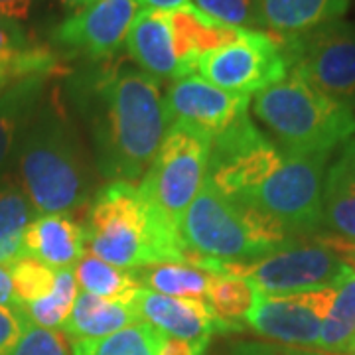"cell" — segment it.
<instances>
[{
  "instance_id": "f546056e",
  "label": "cell",
  "mask_w": 355,
  "mask_h": 355,
  "mask_svg": "<svg viewBox=\"0 0 355 355\" xmlns=\"http://www.w3.org/2000/svg\"><path fill=\"white\" fill-rule=\"evenodd\" d=\"M58 69L55 55L46 48H30L10 62H0V97L16 79L28 76H53Z\"/></svg>"
},
{
  "instance_id": "4fadbf2b",
  "label": "cell",
  "mask_w": 355,
  "mask_h": 355,
  "mask_svg": "<svg viewBox=\"0 0 355 355\" xmlns=\"http://www.w3.org/2000/svg\"><path fill=\"white\" fill-rule=\"evenodd\" d=\"M137 14V0H95L69 14L53 30V42L71 53L107 60L125 44Z\"/></svg>"
},
{
  "instance_id": "603a6c76",
  "label": "cell",
  "mask_w": 355,
  "mask_h": 355,
  "mask_svg": "<svg viewBox=\"0 0 355 355\" xmlns=\"http://www.w3.org/2000/svg\"><path fill=\"white\" fill-rule=\"evenodd\" d=\"M257 296L259 291L251 280L235 275H216L205 302L216 318L217 331L243 330Z\"/></svg>"
},
{
  "instance_id": "836d02e7",
  "label": "cell",
  "mask_w": 355,
  "mask_h": 355,
  "mask_svg": "<svg viewBox=\"0 0 355 355\" xmlns=\"http://www.w3.org/2000/svg\"><path fill=\"white\" fill-rule=\"evenodd\" d=\"M30 48L34 46L26 38L22 26L0 18V62H10Z\"/></svg>"
},
{
  "instance_id": "cb8c5ba5",
  "label": "cell",
  "mask_w": 355,
  "mask_h": 355,
  "mask_svg": "<svg viewBox=\"0 0 355 355\" xmlns=\"http://www.w3.org/2000/svg\"><path fill=\"white\" fill-rule=\"evenodd\" d=\"M334 288L336 298L324 320L318 347L326 354L352 355L355 345V270L352 266Z\"/></svg>"
},
{
  "instance_id": "44dd1931",
  "label": "cell",
  "mask_w": 355,
  "mask_h": 355,
  "mask_svg": "<svg viewBox=\"0 0 355 355\" xmlns=\"http://www.w3.org/2000/svg\"><path fill=\"white\" fill-rule=\"evenodd\" d=\"M36 216L18 180L0 174V266L8 268L24 257V231Z\"/></svg>"
},
{
  "instance_id": "9a60e30c",
  "label": "cell",
  "mask_w": 355,
  "mask_h": 355,
  "mask_svg": "<svg viewBox=\"0 0 355 355\" xmlns=\"http://www.w3.org/2000/svg\"><path fill=\"white\" fill-rule=\"evenodd\" d=\"M130 306L139 322L166 336L196 343L203 349L217 331L216 318L205 300L172 298L139 288L130 300Z\"/></svg>"
},
{
  "instance_id": "d4e9b609",
  "label": "cell",
  "mask_w": 355,
  "mask_h": 355,
  "mask_svg": "<svg viewBox=\"0 0 355 355\" xmlns=\"http://www.w3.org/2000/svg\"><path fill=\"white\" fill-rule=\"evenodd\" d=\"M73 272L77 284L83 291L109 300H123L130 304L135 292L140 288L130 270L109 265L91 253H85V257L73 266Z\"/></svg>"
},
{
  "instance_id": "74e56055",
  "label": "cell",
  "mask_w": 355,
  "mask_h": 355,
  "mask_svg": "<svg viewBox=\"0 0 355 355\" xmlns=\"http://www.w3.org/2000/svg\"><path fill=\"white\" fill-rule=\"evenodd\" d=\"M36 0H0V18L10 22H24L34 8Z\"/></svg>"
},
{
  "instance_id": "b9f144b4",
  "label": "cell",
  "mask_w": 355,
  "mask_h": 355,
  "mask_svg": "<svg viewBox=\"0 0 355 355\" xmlns=\"http://www.w3.org/2000/svg\"><path fill=\"white\" fill-rule=\"evenodd\" d=\"M345 263H347V265L352 266V268H354V270H355V257H354V259H347Z\"/></svg>"
},
{
  "instance_id": "7a4b0ae2",
  "label": "cell",
  "mask_w": 355,
  "mask_h": 355,
  "mask_svg": "<svg viewBox=\"0 0 355 355\" xmlns=\"http://www.w3.org/2000/svg\"><path fill=\"white\" fill-rule=\"evenodd\" d=\"M16 180L38 216L71 214L91 200L95 174L71 119L44 101L24 128L12 156Z\"/></svg>"
},
{
  "instance_id": "ba28073f",
  "label": "cell",
  "mask_w": 355,
  "mask_h": 355,
  "mask_svg": "<svg viewBox=\"0 0 355 355\" xmlns=\"http://www.w3.org/2000/svg\"><path fill=\"white\" fill-rule=\"evenodd\" d=\"M349 265L314 239H292L284 247L249 263L217 261L216 275H235L251 280L263 294H298L336 286Z\"/></svg>"
},
{
  "instance_id": "7402d4cb",
  "label": "cell",
  "mask_w": 355,
  "mask_h": 355,
  "mask_svg": "<svg viewBox=\"0 0 355 355\" xmlns=\"http://www.w3.org/2000/svg\"><path fill=\"white\" fill-rule=\"evenodd\" d=\"M130 272L140 284V288L172 296V298H190V300H205L207 291L216 277L203 268L180 265V263L142 266Z\"/></svg>"
},
{
  "instance_id": "277c9868",
  "label": "cell",
  "mask_w": 355,
  "mask_h": 355,
  "mask_svg": "<svg viewBox=\"0 0 355 355\" xmlns=\"http://www.w3.org/2000/svg\"><path fill=\"white\" fill-rule=\"evenodd\" d=\"M291 235L275 217L217 190L205 176L198 196L182 219V239L200 259L237 263L261 259L284 247ZM198 266V263H196Z\"/></svg>"
},
{
  "instance_id": "8992f818",
  "label": "cell",
  "mask_w": 355,
  "mask_h": 355,
  "mask_svg": "<svg viewBox=\"0 0 355 355\" xmlns=\"http://www.w3.org/2000/svg\"><path fill=\"white\" fill-rule=\"evenodd\" d=\"M214 137L188 123H172L139 184L142 198L168 225L182 231V219L207 176Z\"/></svg>"
},
{
  "instance_id": "f35d334b",
  "label": "cell",
  "mask_w": 355,
  "mask_h": 355,
  "mask_svg": "<svg viewBox=\"0 0 355 355\" xmlns=\"http://www.w3.org/2000/svg\"><path fill=\"white\" fill-rule=\"evenodd\" d=\"M0 306H12V308H20L16 294H14L12 280L8 275L6 266H0Z\"/></svg>"
},
{
  "instance_id": "52a82bcc",
  "label": "cell",
  "mask_w": 355,
  "mask_h": 355,
  "mask_svg": "<svg viewBox=\"0 0 355 355\" xmlns=\"http://www.w3.org/2000/svg\"><path fill=\"white\" fill-rule=\"evenodd\" d=\"M288 73L355 113V24L331 20L291 38H280Z\"/></svg>"
},
{
  "instance_id": "d590c367",
  "label": "cell",
  "mask_w": 355,
  "mask_h": 355,
  "mask_svg": "<svg viewBox=\"0 0 355 355\" xmlns=\"http://www.w3.org/2000/svg\"><path fill=\"white\" fill-rule=\"evenodd\" d=\"M330 172L340 178L349 190L355 191V139H349L343 144L342 154L330 168Z\"/></svg>"
},
{
  "instance_id": "4dcf8cb0",
  "label": "cell",
  "mask_w": 355,
  "mask_h": 355,
  "mask_svg": "<svg viewBox=\"0 0 355 355\" xmlns=\"http://www.w3.org/2000/svg\"><path fill=\"white\" fill-rule=\"evenodd\" d=\"M10 355H73V345L64 330H48L28 322Z\"/></svg>"
},
{
  "instance_id": "1f68e13d",
  "label": "cell",
  "mask_w": 355,
  "mask_h": 355,
  "mask_svg": "<svg viewBox=\"0 0 355 355\" xmlns=\"http://www.w3.org/2000/svg\"><path fill=\"white\" fill-rule=\"evenodd\" d=\"M196 8L233 28H253L261 26L259 0H193Z\"/></svg>"
},
{
  "instance_id": "30bf717a",
  "label": "cell",
  "mask_w": 355,
  "mask_h": 355,
  "mask_svg": "<svg viewBox=\"0 0 355 355\" xmlns=\"http://www.w3.org/2000/svg\"><path fill=\"white\" fill-rule=\"evenodd\" d=\"M196 71L216 87L251 97L288 76V64L280 38L241 28L231 42L207 51Z\"/></svg>"
},
{
  "instance_id": "e575fe53",
  "label": "cell",
  "mask_w": 355,
  "mask_h": 355,
  "mask_svg": "<svg viewBox=\"0 0 355 355\" xmlns=\"http://www.w3.org/2000/svg\"><path fill=\"white\" fill-rule=\"evenodd\" d=\"M229 355H322L306 349H294L288 345H272V343L243 342L237 343Z\"/></svg>"
},
{
  "instance_id": "5b68a950",
  "label": "cell",
  "mask_w": 355,
  "mask_h": 355,
  "mask_svg": "<svg viewBox=\"0 0 355 355\" xmlns=\"http://www.w3.org/2000/svg\"><path fill=\"white\" fill-rule=\"evenodd\" d=\"M254 116L294 154H330L355 135V113L288 73L253 99Z\"/></svg>"
},
{
  "instance_id": "8fae6325",
  "label": "cell",
  "mask_w": 355,
  "mask_h": 355,
  "mask_svg": "<svg viewBox=\"0 0 355 355\" xmlns=\"http://www.w3.org/2000/svg\"><path fill=\"white\" fill-rule=\"evenodd\" d=\"M284 160V150L254 127L249 113L214 137L207 176L217 190L245 202Z\"/></svg>"
},
{
  "instance_id": "9c48e42d",
  "label": "cell",
  "mask_w": 355,
  "mask_h": 355,
  "mask_svg": "<svg viewBox=\"0 0 355 355\" xmlns=\"http://www.w3.org/2000/svg\"><path fill=\"white\" fill-rule=\"evenodd\" d=\"M330 154H294L241 203L275 217L288 235H314L322 227L326 160Z\"/></svg>"
},
{
  "instance_id": "7c38bea8",
  "label": "cell",
  "mask_w": 355,
  "mask_h": 355,
  "mask_svg": "<svg viewBox=\"0 0 355 355\" xmlns=\"http://www.w3.org/2000/svg\"><path fill=\"white\" fill-rule=\"evenodd\" d=\"M334 298V286L298 294L259 292L253 310L247 318V326L265 338L286 345L318 347L322 326L330 314Z\"/></svg>"
},
{
  "instance_id": "8d00e7d4",
  "label": "cell",
  "mask_w": 355,
  "mask_h": 355,
  "mask_svg": "<svg viewBox=\"0 0 355 355\" xmlns=\"http://www.w3.org/2000/svg\"><path fill=\"white\" fill-rule=\"evenodd\" d=\"M156 355H202L205 349L196 343L166 336L162 331L156 330Z\"/></svg>"
},
{
  "instance_id": "5bb4252c",
  "label": "cell",
  "mask_w": 355,
  "mask_h": 355,
  "mask_svg": "<svg viewBox=\"0 0 355 355\" xmlns=\"http://www.w3.org/2000/svg\"><path fill=\"white\" fill-rule=\"evenodd\" d=\"M170 125L188 123L203 132L217 137L239 116L249 113V95L229 93L200 76H186L172 81L164 97Z\"/></svg>"
},
{
  "instance_id": "6da1fadb",
  "label": "cell",
  "mask_w": 355,
  "mask_h": 355,
  "mask_svg": "<svg viewBox=\"0 0 355 355\" xmlns=\"http://www.w3.org/2000/svg\"><path fill=\"white\" fill-rule=\"evenodd\" d=\"M69 95L87 123L99 176L140 182L170 128L158 79L137 67L109 65L76 77Z\"/></svg>"
},
{
  "instance_id": "2e32d148",
  "label": "cell",
  "mask_w": 355,
  "mask_h": 355,
  "mask_svg": "<svg viewBox=\"0 0 355 355\" xmlns=\"http://www.w3.org/2000/svg\"><path fill=\"white\" fill-rule=\"evenodd\" d=\"M125 46L140 71L154 79L176 81L184 77L170 16L166 10L140 8L128 28Z\"/></svg>"
},
{
  "instance_id": "484cf974",
  "label": "cell",
  "mask_w": 355,
  "mask_h": 355,
  "mask_svg": "<svg viewBox=\"0 0 355 355\" xmlns=\"http://www.w3.org/2000/svg\"><path fill=\"white\" fill-rule=\"evenodd\" d=\"M77 294H79V284L73 268H60L55 270L53 291L46 298H40L36 302L20 308L30 324L48 330H62L71 308L76 304Z\"/></svg>"
},
{
  "instance_id": "ac0fdd59",
  "label": "cell",
  "mask_w": 355,
  "mask_h": 355,
  "mask_svg": "<svg viewBox=\"0 0 355 355\" xmlns=\"http://www.w3.org/2000/svg\"><path fill=\"white\" fill-rule=\"evenodd\" d=\"M349 0H259V18L268 34L291 38L342 18Z\"/></svg>"
},
{
  "instance_id": "ffe728a7",
  "label": "cell",
  "mask_w": 355,
  "mask_h": 355,
  "mask_svg": "<svg viewBox=\"0 0 355 355\" xmlns=\"http://www.w3.org/2000/svg\"><path fill=\"white\" fill-rule=\"evenodd\" d=\"M132 324H139V320L128 302L109 300L81 291L77 294L76 304L71 308L62 330L69 338L79 342V340H99L113 336Z\"/></svg>"
},
{
  "instance_id": "83f0119b",
  "label": "cell",
  "mask_w": 355,
  "mask_h": 355,
  "mask_svg": "<svg viewBox=\"0 0 355 355\" xmlns=\"http://www.w3.org/2000/svg\"><path fill=\"white\" fill-rule=\"evenodd\" d=\"M322 227L331 231L330 235L355 243V191L331 172H328L324 186Z\"/></svg>"
},
{
  "instance_id": "4316f807",
  "label": "cell",
  "mask_w": 355,
  "mask_h": 355,
  "mask_svg": "<svg viewBox=\"0 0 355 355\" xmlns=\"http://www.w3.org/2000/svg\"><path fill=\"white\" fill-rule=\"evenodd\" d=\"M156 330L146 324H132L99 340H79L73 355H156Z\"/></svg>"
},
{
  "instance_id": "ab89813d",
  "label": "cell",
  "mask_w": 355,
  "mask_h": 355,
  "mask_svg": "<svg viewBox=\"0 0 355 355\" xmlns=\"http://www.w3.org/2000/svg\"><path fill=\"white\" fill-rule=\"evenodd\" d=\"M137 2L146 10H166V12L190 4V0H137Z\"/></svg>"
},
{
  "instance_id": "f1b7e54d",
  "label": "cell",
  "mask_w": 355,
  "mask_h": 355,
  "mask_svg": "<svg viewBox=\"0 0 355 355\" xmlns=\"http://www.w3.org/2000/svg\"><path fill=\"white\" fill-rule=\"evenodd\" d=\"M8 275L12 280L14 294L18 304L26 306L36 302L40 298H46L53 291L55 270L44 265L34 257H20L8 266Z\"/></svg>"
},
{
  "instance_id": "3957f363",
  "label": "cell",
  "mask_w": 355,
  "mask_h": 355,
  "mask_svg": "<svg viewBox=\"0 0 355 355\" xmlns=\"http://www.w3.org/2000/svg\"><path fill=\"white\" fill-rule=\"evenodd\" d=\"M83 227L89 253L125 270L198 263L182 239V231L168 225L130 182L105 184L91 200Z\"/></svg>"
},
{
  "instance_id": "d6a6232c",
  "label": "cell",
  "mask_w": 355,
  "mask_h": 355,
  "mask_svg": "<svg viewBox=\"0 0 355 355\" xmlns=\"http://www.w3.org/2000/svg\"><path fill=\"white\" fill-rule=\"evenodd\" d=\"M26 326L28 318L24 316L22 308L0 306V355H10Z\"/></svg>"
},
{
  "instance_id": "d6986e66",
  "label": "cell",
  "mask_w": 355,
  "mask_h": 355,
  "mask_svg": "<svg viewBox=\"0 0 355 355\" xmlns=\"http://www.w3.org/2000/svg\"><path fill=\"white\" fill-rule=\"evenodd\" d=\"M50 76H28L16 79L0 97V174L12 162L16 144L24 128L38 113Z\"/></svg>"
},
{
  "instance_id": "e0dca14e",
  "label": "cell",
  "mask_w": 355,
  "mask_h": 355,
  "mask_svg": "<svg viewBox=\"0 0 355 355\" xmlns=\"http://www.w3.org/2000/svg\"><path fill=\"white\" fill-rule=\"evenodd\" d=\"M24 254L53 270L71 268L85 257V227L71 214L36 216L24 231Z\"/></svg>"
},
{
  "instance_id": "60d3db41",
  "label": "cell",
  "mask_w": 355,
  "mask_h": 355,
  "mask_svg": "<svg viewBox=\"0 0 355 355\" xmlns=\"http://www.w3.org/2000/svg\"><path fill=\"white\" fill-rule=\"evenodd\" d=\"M58 2H62L64 6H67V8H71V10H79V8L87 6V4H91V2H95V0H58Z\"/></svg>"
}]
</instances>
